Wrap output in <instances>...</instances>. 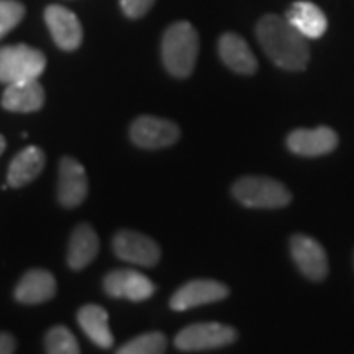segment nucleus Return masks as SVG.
Segmentation results:
<instances>
[{
    "label": "nucleus",
    "instance_id": "nucleus-1",
    "mask_svg": "<svg viewBox=\"0 0 354 354\" xmlns=\"http://www.w3.org/2000/svg\"><path fill=\"white\" fill-rule=\"evenodd\" d=\"M256 37L266 55L274 64L286 71L307 68L310 50L307 38L284 17L264 15L256 26Z\"/></svg>",
    "mask_w": 354,
    "mask_h": 354
},
{
    "label": "nucleus",
    "instance_id": "nucleus-2",
    "mask_svg": "<svg viewBox=\"0 0 354 354\" xmlns=\"http://www.w3.org/2000/svg\"><path fill=\"white\" fill-rule=\"evenodd\" d=\"M161 55L165 68L177 79L189 77L198 56V35L189 21H176L162 37Z\"/></svg>",
    "mask_w": 354,
    "mask_h": 354
},
{
    "label": "nucleus",
    "instance_id": "nucleus-3",
    "mask_svg": "<svg viewBox=\"0 0 354 354\" xmlns=\"http://www.w3.org/2000/svg\"><path fill=\"white\" fill-rule=\"evenodd\" d=\"M233 196L250 209H282L290 202L289 189L271 177H241L233 185Z\"/></svg>",
    "mask_w": 354,
    "mask_h": 354
},
{
    "label": "nucleus",
    "instance_id": "nucleus-4",
    "mask_svg": "<svg viewBox=\"0 0 354 354\" xmlns=\"http://www.w3.org/2000/svg\"><path fill=\"white\" fill-rule=\"evenodd\" d=\"M46 68V57L28 44L0 48V82L13 84L38 79Z\"/></svg>",
    "mask_w": 354,
    "mask_h": 354
},
{
    "label": "nucleus",
    "instance_id": "nucleus-5",
    "mask_svg": "<svg viewBox=\"0 0 354 354\" xmlns=\"http://www.w3.org/2000/svg\"><path fill=\"white\" fill-rule=\"evenodd\" d=\"M238 333L223 323H196L177 333L174 344L179 351H207L218 349L236 342Z\"/></svg>",
    "mask_w": 354,
    "mask_h": 354
},
{
    "label": "nucleus",
    "instance_id": "nucleus-6",
    "mask_svg": "<svg viewBox=\"0 0 354 354\" xmlns=\"http://www.w3.org/2000/svg\"><path fill=\"white\" fill-rule=\"evenodd\" d=\"M180 130L174 122L166 118L143 115L130 127V138L133 143L145 149H161L172 146L179 140Z\"/></svg>",
    "mask_w": 354,
    "mask_h": 354
},
{
    "label": "nucleus",
    "instance_id": "nucleus-7",
    "mask_svg": "<svg viewBox=\"0 0 354 354\" xmlns=\"http://www.w3.org/2000/svg\"><path fill=\"white\" fill-rule=\"evenodd\" d=\"M113 253L117 258L130 264L153 268L161 258V250L158 243L143 233L122 230L113 236Z\"/></svg>",
    "mask_w": 354,
    "mask_h": 354
},
{
    "label": "nucleus",
    "instance_id": "nucleus-8",
    "mask_svg": "<svg viewBox=\"0 0 354 354\" xmlns=\"http://www.w3.org/2000/svg\"><path fill=\"white\" fill-rule=\"evenodd\" d=\"M230 294L228 287L214 279H196L184 284L171 297V308L176 312L201 307L205 304L220 302Z\"/></svg>",
    "mask_w": 354,
    "mask_h": 354
},
{
    "label": "nucleus",
    "instance_id": "nucleus-9",
    "mask_svg": "<svg viewBox=\"0 0 354 354\" xmlns=\"http://www.w3.org/2000/svg\"><path fill=\"white\" fill-rule=\"evenodd\" d=\"M44 21L53 39L63 51H74L82 43L81 21L69 8L63 6H50L44 10Z\"/></svg>",
    "mask_w": 354,
    "mask_h": 354
},
{
    "label": "nucleus",
    "instance_id": "nucleus-10",
    "mask_svg": "<svg viewBox=\"0 0 354 354\" xmlns=\"http://www.w3.org/2000/svg\"><path fill=\"white\" fill-rule=\"evenodd\" d=\"M88 190L87 174L81 162L66 156L59 161L57 176V201L63 207L74 209L86 201Z\"/></svg>",
    "mask_w": 354,
    "mask_h": 354
},
{
    "label": "nucleus",
    "instance_id": "nucleus-11",
    "mask_svg": "<svg viewBox=\"0 0 354 354\" xmlns=\"http://www.w3.org/2000/svg\"><path fill=\"white\" fill-rule=\"evenodd\" d=\"M104 289L110 297L143 302L154 294V284L148 277L131 269H118L104 279Z\"/></svg>",
    "mask_w": 354,
    "mask_h": 354
},
{
    "label": "nucleus",
    "instance_id": "nucleus-12",
    "mask_svg": "<svg viewBox=\"0 0 354 354\" xmlns=\"http://www.w3.org/2000/svg\"><path fill=\"white\" fill-rule=\"evenodd\" d=\"M290 253L304 276L322 281L328 274V259L320 243L305 234H295L290 240Z\"/></svg>",
    "mask_w": 354,
    "mask_h": 354
},
{
    "label": "nucleus",
    "instance_id": "nucleus-13",
    "mask_svg": "<svg viewBox=\"0 0 354 354\" xmlns=\"http://www.w3.org/2000/svg\"><path fill=\"white\" fill-rule=\"evenodd\" d=\"M336 145H338V136L328 127H318L313 130L300 128L287 136V146L299 156H323L333 151Z\"/></svg>",
    "mask_w": 354,
    "mask_h": 354
},
{
    "label": "nucleus",
    "instance_id": "nucleus-14",
    "mask_svg": "<svg viewBox=\"0 0 354 354\" xmlns=\"http://www.w3.org/2000/svg\"><path fill=\"white\" fill-rule=\"evenodd\" d=\"M44 104V88L38 79L7 84L2 95V107L8 112L32 113L38 112Z\"/></svg>",
    "mask_w": 354,
    "mask_h": 354
},
{
    "label": "nucleus",
    "instance_id": "nucleus-15",
    "mask_svg": "<svg viewBox=\"0 0 354 354\" xmlns=\"http://www.w3.org/2000/svg\"><path fill=\"white\" fill-rule=\"evenodd\" d=\"M221 61L238 74H253L258 69V61L248 46L245 38L236 33H225L218 39Z\"/></svg>",
    "mask_w": 354,
    "mask_h": 354
},
{
    "label": "nucleus",
    "instance_id": "nucleus-16",
    "mask_svg": "<svg viewBox=\"0 0 354 354\" xmlns=\"http://www.w3.org/2000/svg\"><path fill=\"white\" fill-rule=\"evenodd\" d=\"M56 295V279L44 269H32L15 287V299L21 304H43Z\"/></svg>",
    "mask_w": 354,
    "mask_h": 354
},
{
    "label": "nucleus",
    "instance_id": "nucleus-17",
    "mask_svg": "<svg viewBox=\"0 0 354 354\" xmlns=\"http://www.w3.org/2000/svg\"><path fill=\"white\" fill-rule=\"evenodd\" d=\"M44 162H46V156L38 146H28V148L21 149L8 166V185L10 187H24V185L30 184L41 174Z\"/></svg>",
    "mask_w": 354,
    "mask_h": 354
},
{
    "label": "nucleus",
    "instance_id": "nucleus-18",
    "mask_svg": "<svg viewBox=\"0 0 354 354\" xmlns=\"http://www.w3.org/2000/svg\"><path fill=\"white\" fill-rule=\"evenodd\" d=\"M99 253V236L95 230L87 223H81L74 228L68 246V264L74 271L87 268Z\"/></svg>",
    "mask_w": 354,
    "mask_h": 354
},
{
    "label": "nucleus",
    "instance_id": "nucleus-19",
    "mask_svg": "<svg viewBox=\"0 0 354 354\" xmlns=\"http://www.w3.org/2000/svg\"><path fill=\"white\" fill-rule=\"evenodd\" d=\"M286 19L305 38H320L328 26V20H326L325 13L320 10V7L312 2H305V0L292 3L287 10Z\"/></svg>",
    "mask_w": 354,
    "mask_h": 354
},
{
    "label": "nucleus",
    "instance_id": "nucleus-20",
    "mask_svg": "<svg viewBox=\"0 0 354 354\" xmlns=\"http://www.w3.org/2000/svg\"><path fill=\"white\" fill-rule=\"evenodd\" d=\"M77 322L84 333L99 348L109 349L113 344V335L109 326V313L100 305L88 304L79 310Z\"/></svg>",
    "mask_w": 354,
    "mask_h": 354
},
{
    "label": "nucleus",
    "instance_id": "nucleus-21",
    "mask_svg": "<svg viewBox=\"0 0 354 354\" xmlns=\"http://www.w3.org/2000/svg\"><path fill=\"white\" fill-rule=\"evenodd\" d=\"M167 346L166 336L159 331H151L133 338L123 344L117 354H165Z\"/></svg>",
    "mask_w": 354,
    "mask_h": 354
},
{
    "label": "nucleus",
    "instance_id": "nucleus-22",
    "mask_svg": "<svg viewBox=\"0 0 354 354\" xmlns=\"http://www.w3.org/2000/svg\"><path fill=\"white\" fill-rule=\"evenodd\" d=\"M46 354H81L76 336L66 326H55L44 338Z\"/></svg>",
    "mask_w": 354,
    "mask_h": 354
},
{
    "label": "nucleus",
    "instance_id": "nucleus-23",
    "mask_svg": "<svg viewBox=\"0 0 354 354\" xmlns=\"http://www.w3.org/2000/svg\"><path fill=\"white\" fill-rule=\"evenodd\" d=\"M25 7L19 0H0V39L24 20Z\"/></svg>",
    "mask_w": 354,
    "mask_h": 354
},
{
    "label": "nucleus",
    "instance_id": "nucleus-24",
    "mask_svg": "<svg viewBox=\"0 0 354 354\" xmlns=\"http://www.w3.org/2000/svg\"><path fill=\"white\" fill-rule=\"evenodd\" d=\"M156 0H120V7L128 19H141L151 10Z\"/></svg>",
    "mask_w": 354,
    "mask_h": 354
},
{
    "label": "nucleus",
    "instance_id": "nucleus-25",
    "mask_svg": "<svg viewBox=\"0 0 354 354\" xmlns=\"http://www.w3.org/2000/svg\"><path fill=\"white\" fill-rule=\"evenodd\" d=\"M15 353V339L12 335L0 333V354H13Z\"/></svg>",
    "mask_w": 354,
    "mask_h": 354
},
{
    "label": "nucleus",
    "instance_id": "nucleus-26",
    "mask_svg": "<svg viewBox=\"0 0 354 354\" xmlns=\"http://www.w3.org/2000/svg\"><path fill=\"white\" fill-rule=\"evenodd\" d=\"M6 146H7V143H6V138H3V136L0 135V154H2L3 151H6Z\"/></svg>",
    "mask_w": 354,
    "mask_h": 354
}]
</instances>
